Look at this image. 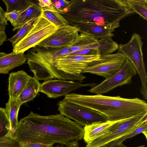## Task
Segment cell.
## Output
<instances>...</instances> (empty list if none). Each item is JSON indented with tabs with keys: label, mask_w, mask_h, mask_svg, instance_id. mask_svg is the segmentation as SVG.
<instances>
[{
	"label": "cell",
	"mask_w": 147,
	"mask_h": 147,
	"mask_svg": "<svg viewBox=\"0 0 147 147\" xmlns=\"http://www.w3.org/2000/svg\"><path fill=\"white\" fill-rule=\"evenodd\" d=\"M84 128L62 114L41 115L31 111L21 119L14 136L20 143L65 145L83 138Z\"/></svg>",
	"instance_id": "6da1fadb"
},
{
	"label": "cell",
	"mask_w": 147,
	"mask_h": 147,
	"mask_svg": "<svg viewBox=\"0 0 147 147\" xmlns=\"http://www.w3.org/2000/svg\"><path fill=\"white\" fill-rule=\"evenodd\" d=\"M59 12L70 24H93L115 30L122 20L136 13L127 0H71Z\"/></svg>",
	"instance_id": "7a4b0ae2"
},
{
	"label": "cell",
	"mask_w": 147,
	"mask_h": 147,
	"mask_svg": "<svg viewBox=\"0 0 147 147\" xmlns=\"http://www.w3.org/2000/svg\"><path fill=\"white\" fill-rule=\"evenodd\" d=\"M64 99L96 111L111 121L128 119L147 111L146 102L138 98L129 99L119 96L72 93L65 96Z\"/></svg>",
	"instance_id": "3957f363"
},
{
	"label": "cell",
	"mask_w": 147,
	"mask_h": 147,
	"mask_svg": "<svg viewBox=\"0 0 147 147\" xmlns=\"http://www.w3.org/2000/svg\"><path fill=\"white\" fill-rule=\"evenodd\" d=\"M70 47L51 48L36 46L25 55L27 63L34 77L39 80L59 79L55 66L56 59L70 53Z\"/></svg>",
	"instance_id": "277c9868"
},
{
	"label": "cell",
	"mask_w": 147,
	"mask_h": 147,
	"mask_svg": "<svg viewBox=\"0 0 147 147\" xmlns=\"http://www.w3.org/2000/svg\"><path fill=\"white\" fill-rule=\"evenodd\" d=\"M100 55H66L57 59L55 66L59 79L82 82L86 78L83 71L92 63L98 60Z\"/></svg>",
	"instance_id": "5b68a950"
},
{
	"label": "cell",
	"mask_w": 147,
	"mask_h": 147,
	"mask_svg": "<svg viewBox=\"0 0 147 147\" xmlns=\"http://www.w3.org/2000/svg\"><path fill=\"white\" fill-rule=\"evenodd\" d=\"M143 42L140 35L133 33L129 41L119 45V52L123 54L133 65L141 81L140 91L143 98L147 99V75L142 51Z\"/></svg>",
	"instance_id": "8992f818"
},
{
	"label": "cell",
	"mask_w": 147,
	"mask_h": 147,
	"mask_svg": "<svg viewBox=\"0 0 147 147\" xmlns=\"http://www.w3.org/2000/svg\"><path fill=\"white\" fill-rule=\"evenodd\" d=\"M147 111H144L131 118L115 122L109 127L106 135L87 144L85 147H101L131 133L147 121Z\"/></svg>",
	"instance_id": "52a82bcc"
},
{
	"label": "cell",
	"mask_w": 147,
	"mask_h": 147,
	"mask_svg": "<svg viewBox=\"0 0 147 147\" xmlns=\"http://www.w3.org/2000/svg\"><path fill=\"white\" fill-rule=\"evenodd\" d=\"M59 28L41 14L32 28L13 47V52L16 53H24L29 49L36 46Z\"/></svg>",
	"instance_id": "ba28073f"
},
{
	"label": "cell",
	"mask_w": 147,
	"mask_h": 147,
	"mask_svg": "<svg viewBox=\"0 0 147 147\" xmlns=\"http://www.w3.org/2000/svg\"><path fill=\"white\" fill-rule=\"evenodd\" d=\"M57 105L60 113L75 121L82 126L108 121L106 117L96 111L64 99L59 101Z\"/></svg>",
	"instance_id": "9c48e42d"
},
{
	"label": "cell",
	"mask_w": 147,
	"mask_h": 147,
	"mask_svg": "<svg viewBox=\"0 0 147 147\" xmlns=\"http://www.w3.org/2000/svg\"><path fill=\"white\" fill-rule=\"evenodd\" d=\"M137 72L133 65L126 58L124 64L117 71L88 91L96 94L108 92L117 87L130 83Z\"/></svg>",
	"instance_id": "30bf717a"
},
{
	"label": "cell",
	"mask_w": 147,
	"mask_h": 147,
	"mask_svg": "<svg viewBox=\"0 0 147 147\" xmlns=\"http://www.w3.org/2000/svg\"><path fill=\"white\" fill-rule=\"evenodd\" d=\"M126 59L123 54L119 52L114 54L100 55V58L89 65L83 73H90L106 79L121 69Z\"/></svg>",
	"instance_id": "8fae6325"
},
{
	"label": "cell",
	"mask_w": 147,
	"mask_h": 147,
	"mask_svg": "<svg viewBox=\"0 0 147 147\" xmlns=\"http://www.w3.org/2000/svg\"><path fill=\"white\" fill-rule=\"evenodd\" d=\"M79 32L78 28L68 24L59 28L54 33L36 46L41 47L51 48L71 47L77 39Z\"/></svg>",
	"instance_id": "7c38bea8"
},
{
	"label": "cell",
	"mask_w": 147,
	"mask_h": 147,
	"mask_svg": "<svg viewBox=\"0 0 147 147\" xmlns=\"http://www.w3.org/2000/svg\"><path fill=\"white\" fill-rule=\"evenodd\" d=\"M79 81H67L62 79H51L41 84L39 92L46 94L51 98H56L66 96L79 88L86 86L93 87L95 83L82 84Z\"/></svg>",
	"instance_id": "4fadbf2b"
},
{
	"label": "cell",
	"mask_w": 147,
	"mask_h": 147,
	"mask_svg": "<svg viewBox=\"0 0 147 147\" xmlns=\"http://www.w3.org/2000/svg\"><path fill=\"white\" fill-rule=\"evenodd\" d=\"M30 77L23 70L10 74L8 78L9 99H17L26 85Z\"/></svg>",
	"instance_id": "5bb4252c"
},
{
	"label": "cell",
	"mask_w": 147,
	"mask_h": 147,
	"mask_svg": "<svg viewBox=\"0 0 147 147\" xmlns=\"http://www.w3.org/2000/svg\"><path fill=\"white\" fill-rule=\"evenodd\" d=\"M71 24L78 28L80 33L90 35L97 40L108 37H112L115 36L113 32L115 30L106 26L90 23Z\"/></svg>",
	"instance_id": "9a60e30c"
},
{
	"label": "cell",
	"mask_w": 147,
	"mask_h": 147,
	"mask_svg": "<svg viewBox=\"0 0 147 147\" xmlns=\"http://www.w3.org/2000/svg\"><path fill=\"white\" fill-rule=\"evenodd\" d=\"M116 121L98 122L84 127V141L87 144L106 135L110 126Z\"/></svg>",
	"instance_id": "2e32d148"
},
{
	"label": "cell",
	"mask_w": 147,
	"mask_h": 147,
	"mask_svg": "<svg viewBox=\"0 0 147 147\" xmlns=\"http://www.w3.org/2000/svg\"><path fill=\"white\" fill-rule=\"evenodd\" d=\"M26 60L24 53L13 52L0 58V74H6L15 68L24 64Z\"/></svg>",
	"instance_id": "e0dca14e"
},
{
	"label": "cell",
	"mask_w": 147,
	"mask_h": 147,
	"mask_svg": "<svg viewBox=\"0 0 147 147\" xmlns=\"http://www.w3.org/2000/svg\"><path fill=\"white\" fill-rule=\"evenodd\" d=\"M41 84L38 80L34 77L31 76L17 100L22 105L32 100L39 92Z\"/></svg>",
	"instance_id": "ac0fdd59"
},
{
	"label": "cell",
	"mask_w": 147,
	"mask_h": 147,
	"mask_svg": "<svg viewBox=\"0 0 147 147\" xmlns=\"http://www.w3.org/2000/svg\"><path fill=\"white\" fill-rule=\"evenodd\" d=\"M22 105L17 99L11 100L9 99L7 102L5 104V109L9 119L10 133L13 138L18 127L19 124L18 116L19 110Z\"/></svg>",
	"instance_id": "d6986e66"
},
{
	"label": "cell",
	"mask_w": 147,
	"mask_h": 147,
	"mask_svg": "<svg viewBox=\"0 0 147 147\" xmlns=\"http://www.w3.org/2000/svg\"><path fill=\"white\" fill-rule=\"evenodd\" d=\"M41 14V8L33 2L21 14L13 25L12 30L14 31L29 21L38 18Z\"/></svg>",
	"instance_id": "ffe728a7"
},
{
	"label": "cell",
	"mask_w": 147,
	"mask_h": 147,
	"mask_svg": "<svg viewBox=\"0 0 147 147\" xmlns=\"http://www.w3.org/2000/svg\"><path fill=\"white\" fill-rule=\"evenodd\" d=\"M98 40L90 35L80 33L75 42L70 47L69 53L87 49H97Z\"/></svg>",
	"instance_id": "44dd1931"
},
{
	"label": "cell",
	"mask_w": 147,
	"mask_h": 147,
	"mask_svg": "<svg viewBox=\"0 0 147 147\" xmlns=\"http://www.w3.org/2000/svg\"><path fill=\"white\" fill-rule=\"evenodd\" d=\"M41 8V15L56 26L59 28L69 24V22L56 9Z\"/></svg>",
	"instance_id": "7402d4cb"
},
{
	"label": "cell",
	"mask_w": 147,
	"mask_h": 147,
	"mask_svg": "<svg viewBox=\"0 0 147 147\" xmlns=\"http://www.w3.org/2000/svg\"><path fill=\"white\" fill-rule=\"evenodd\" d=\"M98 43L97 49L100 55L111 54L117 50L119 47L118 44L110 37L98 39Z\"/></svg>",
	"instance_id": "603a6c76"
},
{
	"label": "cell",
	"mask_w": 147,
	"mask_h": 147,
	"mask_svg": "<svg viewBox=\"0 0 147 147\" xmlns=\"http://www.w3.org/2000/svg\"><path fill=\"white\" fill-rule=\"evenodd\" d=\"M2 1L6 6V12H10L14 11H24L33 2L31 0H3Z\"/></svg>",
	"instance_id": "cb8c5ba5"
},
{
	"label": "cell",
	"mask_w": 147,
	"mask_h": 147,
	"mask_svg": "<svg viewBox=\"0 0 147 147\" xmlns=\"http://www.w3.org/2000/svg\"><path fill=\"white\" fill-rule=\"evenodd\" d=\"M130 7L143 18L147 20V0H127Z\"/></svg>",
	"instance_id": "d4e9b609"
},
{
	"label": "cell",
	"mask_w": 147,
	"mask_h": 147,
	"mask_svg": "<svg viewBox=\"0 0 147 147\" xmlns=\"http://www.w3.org/2000/svg\"><path fill=\"white\" fill-rule=\"evenodd\" d=\"M37 19L32 20L18 29L17 33L7 40L10 42L13 47L32 28Z\"/></svg>",
	"instance_id": "484cf974"
},
{
	"label": "cell",
	"mask_w": 147,
	"mask_h": 147,
	"mask_svg": "<svg viewBox=\"0 0 147 147\" xmlns=\"http://www.w3.org/2000/svg\"><path fill=\"white\" fill-rule=\"evenodd\" d=\"M10 124L5 108L0 107V139L10 132Z\"/></svg>",
	"instance_id": "4316f807"
},
{
	"label": "cell",
	"mask_w": 147,
	"mask_h": 147,
	"mask_svg": "<svg viewBox=\"0 0 147 147\" xmlns=\"http://www.w3.org/2000/svg\"><path fill=\"white\" fill-rule=\"evenodd\" d=\"M0 147H24L13 138L10 132L0 139Z\"/></svg>",
	"instance_id": "83f0119b"
},
{
	"label": "cell",
	"mask_w": 147,
	"mask_h": 147,
	"mask_svg": "<svg viewBox=\"0 0 147 147\" xmlns=\"http://www.w3.org/2000/svg\"><path fill=\"white\" fill-rule=\"evenodd\" d=\"M147 121L144 122L131 133L118 139V141L117 144L123 143V142L126 140L128 138H132V137L141 133H142L145 131L147 130Z\"/></svg>",
	"instance_id": "f1b7e54d"
},
{
	"label": "cell",
	"mask_w": 147,
	"mask_h": 147,
	"mask_svg": "<svg viewBox=\"0 0 147 147\" xmlns=\"http://www.w3.org/2000/svg\"><path fill=\"white\" fill-rule=\"evenodd\" d=\"M23 11H14L9 12H6L5 16L7 20L9 21L12 26H13L15 22Z\"/></svg>",
	"instance_id": "f546056e"
},
{
	"label": "cell",
	"mask_w": 147,
	"mask_h": 147,
	"mask_svg": "<svg viewBox=\"0 0 147 147\" xmlns=\"http://www.w3.org/2000/svg\"><path fill=\"white\" fill-rule=\"evenodd\" d=\"M55 9L59 12L63 10L68 5L69 1L65 0H51Z\"/></svg>",
	"instance_id": "4dcf8cb0"
},
{
	"label": "cell",
	"mask_w": 147,
	"mask_h": 147,
	"mask_svg": "<svg viewBox=\"0 0 147 147\" xmlns=\"http://www.w3.org/2000/svg\"><path fill=\"white\" fill-rule=\"evenodd\" d=\"M100 54L98 50L97 49H89L76 51L69 53V55H97Z\"/></svg>",
	"instance_id": "1f68e13d"
},
{
	"label": "cell",
	"mask_w": 147,
	"mask_h": 147,
	"mask_svg": "<svg viewBox=\"0 0 147 147\" xmlns=\"http://www.w3.org/2000/svg\"><path fill=\"white\" fill-rule=\"evenodd\" d=\"M37 5L41 8L50 9H55L51 0H38Z\"/></svg>",
	"instance_id": "d6a6232c"
},
{
	"label": "cell",
	"mask_w": 147,
	"mask_h": 147,
	"mask_svg": "<svg viewBox=\"0 0 147 147\" xmlns=\"http://www.w3.org/2000/svg\"><path fill=\"white\" fill-rule=\"evenodd\" d=\"M5 13L0 6V29L5 31L6 26L8 25L7 21L5 16Z\"/></svg>",
	"instance_id": "836d02e7"
},
{
	"label": "cell",
	"mask_w": 147,
	"mask_h": 147,
	"mask_svg": "<svg viewBox=\"0 0 147 147\" xmlns=\"http://www.w3.org/2000/svg\"><path fill=\"white\" fill-rule=\"evenodd\" d=\"M24 147H54V144L20 143Z\"/></svg>",
	"instance_id": "e575fe53"
},
{
	"label": "cell",
	"mask_w": 147,
	"mask_h": 147,
	"mask_svg": "<svg viewBox=\"0 0 147 147\" xmlns=\"http://www.w3.org/2000/svg\"><path fill=\"white\" fill-rule=\"evenodd\" d=\"M7 38L5 31L0 29V46L7 40Z\"/></svg>",
	"instance_id": "d590c367"
},
{
	"label": "cell",
	"mask_w": 147,
	"mask_h": 147,
	"mask_svg": "<svg viewBox=\"0 0 147 147\" xmlns=\"http://www.w3.org/2000/svg\"><path fill=\"white\" fill-rule=\"evenodd\" d=\"M65 145L64 147H79V144L78 141L75 140L69 142Z\"/></svg>",
	"instance_id": "8d00e7d4"
},
{
	"label": "cell",
	"mask_w": 147,
	"mask_h": 147,
	"mask_svg": "<svg viewBox=\"0 0 147 147\" xmlns=\"http://www.w3.org/2000/svg\"><path fill=\"white\" fill-rule=\"evenodd\" d=\"M118 139L114 140L103 145L101 147H115L117 144Z\"/></svg>",
	"instance_id": "74e56055"
},
{
	"label": "cell",
	"mask_w": 147,
	"mask_h": 147,
	"mask_svg": "<svg viewBox=\"0 0 147 147\" xmlns=\"http://www.w3.org/2000/svg\"><path fill=\"white\" fill-rule=\"evenodd\" d=\"M145 146V145H143L141 146L135 147H144ZM115 147H128L125 145H124L123 143H120L117 144L115 146Z\"/></svg>",
	"instance_id": "f35d334b"
},
{
	"label": "cell",
	"mask_w": 147,
	"mask_h": 147,
	"mask_svg": "<svg viewBox=\"0 0 147 147\" xmlns=\"http://www.w3.org/2000/svg\"><path fill=\"white\" fill-rule=\"evenodd\" d=\"M7 54L5 53L0 52V58L6 55Z\"/></svg>",
	"instance_id": "ab89813d"
},
{
	"label": "cell",
	"mask_w": 147,
	"mask_h": 147,
	"mask_svg": "<svg viewBox=\"0 0 147 147\" xmlns=\"http://www.w3.org/2000/svg\"><path fill=\"white\" fill-rule=\"evenodd\" d=\"M65 145L63 144H59L55 147H64Z\"/></svg>",
	"instance_id": "60d3db41"
}]
</instances>
